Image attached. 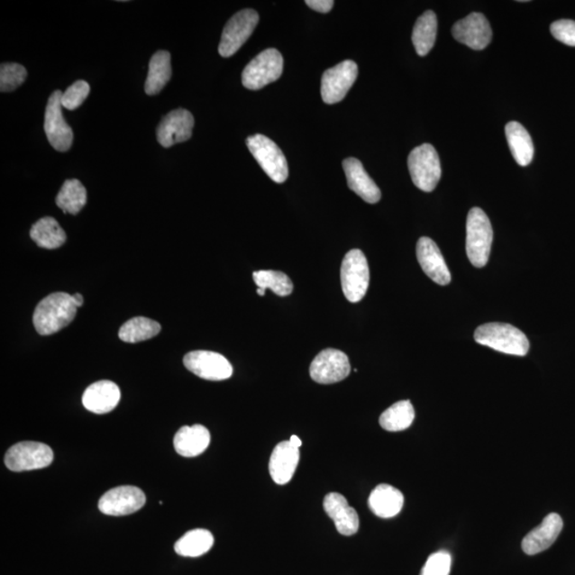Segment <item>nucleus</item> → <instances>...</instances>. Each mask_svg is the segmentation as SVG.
Returning <instances> with one entry per match:
<instances>
[{
	"instance_id": "1",
	"label": "nucleus",
	"mask_w": 575,
	"mask_h": 575,
	"mask_svg": "<svg viewBox=\"0 0 575 575\" xmlns=\"http://www.w3.org/2000/svg\"><path fill=\"white\" fill-rule=\"evenodd\" d=\"M78 309L73 296L64 292L51 293L34 310L35 331L42 336H50L61 331L73 322Z\"/></svg>"
},
{
	"instance_id": "2",
	"label": "nucleus",
	"mask_w": 575,
	"mask_h": 575,
	"mask_svg": "<svg viewBox=\"0 0 575 575\" xmlns=\"http://www.w3.org/2000/svg\"><path fill=\"white\" fill-rule=\"evenodd\" d=\"M474 340L479 344L501 353L525 356L530 351V342L524 333L507 323H487L474 333Z\"/></svg>"
},
{
	"instance_id": "3",
	"label": "nucleus",
	"mask_w": 575,
	"mask_h": 575,
	"mask_svg": "<svg viewBox=\"0 0 575 575\" xmlns=\"http://www.w3.org/2000/svg\"><path fill=\"white\" fill-rule=\"evenodd\" d=\"M494 231L488 216L480 208H472L467 218L466 251L469 260L475 268L488 263Z\"/></svg>"
},
{
	"instance_id": "4",
	"label": "nucleus",
	"mask_w": 575,
	"mask_h": 575,
	"mask_svg": "<svg viewBox=\"0 0 575 575\" xmlns=\"http://www.w3.org/2000/svg\"><path fill=\"white\" fill-rule=\"evenodd\" d=\"M408 169L414 185L424 192L436 189L442 178V164L432 144H422L410 152Z\"/></svg>"
},
{
	"instance_id": "5",
	"label": "nucleus",
	"mask_w": 575,
	"mask_h": 575,
	"mask_svg": "<svg viewBox=\"0 0 575 575\" xmlns=\"http://www.w3.org/2000/svg\"><path fill=\"white\" fill-rule=\"evenodd\" d=\"M246 145L269 178L278 184L285 183L289 169L284 152L274 141L263 134H254L246 139Z\"/></svg>"
},
{
	"instance_id": "6",
	"label": "nucleus",
	"mask_w": 575,
	"mask_h": 575,
	"mask_svg": "<svg viewBox=\"0 0 575 575\" xmlns=\"http://www.w3.org/2000/svg\"><path fill=\"white\" fill-rule=\"evenodd\" d=\"M284 69V59L278 50L260 52L243 70L242 85L249 90H260L277 81Z\"/></svg>"
},
{
	"instance_id": "7",
	"label": "nucleus",
	"mask_w": 575,
	"mask_h": 575,
	"mask_svg": "<svg viewBox=\"0 0 575 575\" xmlns=\"http://www.w3.org/2000/svg\"><path fill=\"white\" fill-rule=\"evenodd\" d=\"M370 283V269L365 254L351 250L345 255L342 266V286L344 297L351 303L365 297Z\"/></svg>"
},
{
	"instance_id": "8",
	"label": "nucleus",
	"mask_w": 575,
	"mask_h": 575,
	"mask_svg": "<svg viewBox=\"0 0 575 575\" xmlns=\"http://www.w3.org/2000/svg\"><path fill=\"white\" fill-rule=\"evenodd\" d=\"M54 461V452L42 443L23 442L11 447L5 457L11 471L38 470L49 467Z\"/></svg>"
},
{
	"instance_id": "9",
	"label": "nucleus",
	"mask_w": 575,
	"mask_h": 575,
	"mask_svg": "<svg viewBox=\"0 0 575 575\" xmlns=\"http://www.w3.org/2000/svg\"><path fill=\"white\" fill-rule=\"evenodd\" d=\"M258 22L260 14L255 10L245 9L234 14L223 31L219 45L220 55L230 58L236 54L253 34Z\"/></svg>"
},
{
	"instance_id": "10",
	"label": "nucleus",
	"mask_w": 575,
	"mask_h": 575,
	"mask_svg": "<svg viewBox=\"0 0 575 575\" xmlns=\"http://www.w3.org/2000/svg\"><path fill=\"white\" fill-rule=\"evenodd\" d=\"M61 91L51 94L45 110L44 131L50 145L58 151H68L73 144L74 133L64 120Z\"/></svg>"
},
{
	"instance_id": "11",
	"label": "nucleus",
	"mask_w": 575,
	"mask_h": 575,
	"mask_svg": "<svg viewBox=\"0 0 575 575\" xmlns=\"http://www.w3.org/2000/svg\"><path fill=\"white\" fill-rule=\"evenodd\" d=\"M310 378L315 383L330 385L348 378L351 365L348 355L336 349L323 350L310 365Z\"/></svg>"
},
{
	"instance_id": "12",
	"label": "nucleus",
	"mask_w": 575,
	"mask_h": 575,
	"mask_svg": "<svg viewBox=\"0 0 575 575\" xmlns=\"http://www.w3.org/2000/svg\"><path fill=\"white\" fill-rule=\"evenodd\" d=\"M357 76V64L351 60H345L327 69L321 81L323 102L328 105L342 102L355 84Z\"/></svg>"
},
{
	"instance_id": "13",
	"label": "nucleus",
	"mask_w": 575,
	"mask_h": 575,
	"mask_svg": "<svg viewBox=\"0 0 575 575\" xmlns=\"http://www.w3.org/2000/svg\"><path fill=\"white\" fill-rule=\"evenodd\" d=\"M185 366L198 378L207 380H224L232 378L231 362L219 353L210 351H190L184 357Z\"/></svg>"
},
{
	"instance_id": "14",
	"label": "nucleus",
	"mask_w": 575,
	"mask_h": 575,
	"mask_svg": "<svg viewBox=\"0 0 575 575\" xmlns=\"http://www.w3.org/2000/svg\"><path fill=\"white\" fill-rule=\"evenodd\" d=\"M145 502L144 492L138 487L120 486L105 492L98 502V508L105 515L119 517L138 512Z\"/></svg>"
},
{
	"instance_id": "15",
	"label": "nucleus",
	"mask_w": 575,
	"mask_h": 575,
	"mask_svg": "<svg viewBox=\"0 0 575 575\" xmlns=\"http://www.w3.org/2000/svg\"><path fill=\"white\" fill-rule=\"evenodd\" d=\"M195 117L190 111L176 109L163 117L157 128V140L163 148L169 149L186 142L192 137Z\"/></svg>"
},
{
	"instance_id": "16",
	"label": "nucleus",
	"mask_w": 575,
	"mask_h": 575,
	"mask_svg": "<svg viewBox=\"0 0 575 575\" xmlns=\"http://www.w3.org/2000/svg\"><path fill=\"white\" fill-rule=\"evenodd\" d=\"M456 41L474 50H482L492 40V31L488 20L482 14H471L452 28Z\"/></svg>"
},
{
	"instance_id": "17",
	"label": "nucleus",
	"mask_w": 575,
	"mask_h": 575,
	"mask_svg": "<svg viewBox=\"0 0 575 575\" xmlns=\"http://www.w3.org/2000/svg\"><path fill=\"white\" fill-rule=\"evenodd\" d=\"M416 258L424 272L440 286L451 283V273L437 244L431 238L422 237L416 244Z\"/></svg>"
},
{
	"instance_id": "18",
	"label": "nucleus",
	"mask_w": 575,
	"mask_h": 575,
	"mask_svg": "<svg viewBox=\"0 0 575 575\" xmlns=\"http://www.w3.org/2000/svg\"><path fill=\"white\" fill-rule=\"evenodd\" d=\"M564 527V522L559 514H550L543 524L531 531L522 541V550L527 555H536L552 545Z\"/></svg>"
},
{
	"instance_id": "19",
	"label": "nucleus",
	"mask_w": 575,
	"mask_h": 575,
	"mask_svg": "<svg viewBox=\"0 0 575 575\" xmlns=\"http://www.w3.org/2000/svg\"><path fill=\"white\" fill-rule=\"evenodd\" d=\"M323 507L343 536L354 535L360 529V517L348 500L338 492H331L324 497Z\"/></svg>"
},
{
	"instance_id": "20",
	"label": "nucleus",
	"mask_w": 575,
	"mask_h": 575,
	"mask_svg": "<svg viewBox=\"0 0 575 575\" xmlns=\"http://www.w3.org/2000/svg\"><path fill=\"white\" fill-rule=\"evenodd\" d=\"M121 400L119 386L111 380H99L87 387L82 403L89 412L104 415L113 412Z\"/></svg>"
},
{
	"instance_id": "21",
	"label": "nucleus",
	"mask_w": 575,
	"mask_h": 575,
	"mask_svg": "<svg viewBox=\"0 0 575 575\" xmlns=\"http://www.w3.org/2000/svg\"><path fill=\"white\" fill-rule=\"evenodd\" d=\"M343 169L350 189L369 204L380 201L381 192L374 180L370 178L362 163L356 158H348L343 161Z\"/></svg>"
},
{
	"instance_id": "22",
	"label": "nucleus",
	"mask_w": 575,
	"mask_h": 575,
	"mask_svg": "<svg viewBox=\"0 0 575 575\" xmlns=\"http://www.w3.org/2000/svg\"><path fill=\"white\" fill-rule=\"evenodd\" d=\"M299 461V449L288 442L280 443L272 452L269 471L275 483L286 485L297 471Z\"/></svg>"
},
{
	"instance_id": "23",
	"label": "nucleus",
	"mask_w": 575,
	"mask_h": 575,
	"mask_svg": "<svg viewBox=\"0 0 575 575\" xmlns=\"http://www.w3.org/2000/svg\"><path fill=\"white\" fill-rule=\"evenodd\" d=\"M210 433L201 424L183 426L174 437L175 451L181 456L196 457L204 453L210 444Z\"/></svg>"
},
{
	"instance_id": "24",
	"label": "nucleus",
	"mask_w": 575,
	"mask_h": 575,
	"mask_svg": "<svg viewBox=\"0 0 575 575\" xmlns=\"http://www.w3.org/2000/svg\"><path fill=\"white\" fill-rule=\"evenodd\" d=\"M404 496L395 487L380 484L369 497V507L379 518L389 519L401 513Z\"/></svg>"
},
{
	"instance_id": "25",
	"label": "nucleus",
	"mask_w": 575,
	"mask_h": 575,
	"mask_svg": "<svg viewBox=\"0 0 575 575\" xmlns=\"http://www.w3.org/2000/svg\"><path fill=\"white\" fill-rule=\"evenodd\" d=\"M506 134L510 151L521 167L529 166L534 157V144L530 133L518 122H509Z\"/></svg>"
},
{
	"instance_id": "26",
	"label": "nucleus",
	"mask_w": 575,
	"mask_h": 575,
	"mask_svg": "<svg viewBox=\"0 0 575 575\" xmlns=\"http://www.w3.org/2000/svg\"><path fill=\"white\" fill-rule=\"evenodd\" d=\"M172 78L171 54L167 50L157 51L151 57L148 78L145 81V92L148 96H156Z\"/></svg>"
},
{
	"instance_id": "27",
	"label": "nucleus",
	"mask_w": 575,
	"mask_h": 575,
	"mask_svg": "<svg viewBox=\"0 0 575 575\" xmlns=\"http://www.w3.org/2000/svg\"><path fill=\"white\" fill-rule=\"evenodd\" d=\"M437 16L433 11H426L416 20L413 32V43L416 54L424 57L435 45L437 37Z\"/></svg>"
},
{
	"instance_id": "28",
	"label": "nucleus",
	"mask_w": 575,
	"mask_h": 575,
	"mask_svg": "<svg viewBox=\"0 0 575 575\" xmlns=\"http://www.w3.org/2000/svg\"><path fill=\"white\" fill-rule=\"evenodd\" d=\"M31 237L40 248L55 250L67 242V234L59 223L50 216H45L33 224Z\"/></svg>"
},
{
	"instance_id": "29",
	"label": "nucleus",
	"mask_w": 575,
	"mask_h": 575,
	"mask_svg": "<svg viewBox=\"0 0 575 575\" xmlns=\"http://www.w3.org/2000/svg\"><path fill=\"white\" fill-rule=\"evenodd\" d=\"M214 538L207 530L196 529L185 534L175 543V552L185 557H198L213 548Z\"/></svg>"
},
{
	"instance_id": "30",
	"label": "nucleus",
	"mask_w": 575,
	"mask_h": 575,
	"mask_svg": "<svg viewBox=\"0 0 575 575\" xmlns=\"http://www.w3.org/2000/svg\"><path fill=\"white\" fill-rule=\"evenodd\" d=\"M160 331L161 325L160 323L144 318V316H137V318L127 321L121 327L119 337L122 342L137 343L156 337Z\"/></svg>"
},
{
	"instance_id": "31",
	"label": "nucleus",
	"mask_w": 575,
	"mask_h": 575,
	"mask_svg": "<svg viewBox=\"0 0 575 575\" xmlns=\"http://www.w3.org/2000/svg\"><path fill=\"white\" fill-rule=\"evenodd\" d=\"M56 203L64 214H78L87 204L86 187L78 179L67 180L58 193Z\"/></svg>"
},
{
	"instance_id": "32",
	"label": "nucleus",
	"mask_w": 575,
	"mask_h": 575,
	"mask_svg": "<svg viewBox=\"0 0 575 575\" xmlns=\"http://www.w3.org/2000/svg\"><path fill=\"white\" fill-rule=\"evenodd\" d=\"M415 420V409L409 401L393 404L381 414L379 424L388 432H401L407 430Z\"/></svg>"
},
{
	"instance_id": "33",
	"label": "nucleus",
	"mask_w": 575,
	"mask_h": 575,
	"mask_svg": "<svg viewBox=\"0 0 575 575\" xmlns=\"http://www.w3.org/2000/svg\"><path fill=\"white\" fill-rule=\"evenodd\" d=\"M253 278L258 288L269 289L278 297L290 296L293 291L291 279L283 272L261 269L253 273Z\"/></svg>"
},
{
	"instance_id": "34",
	"label": "nucleus",
	"mask_w": 575,
	"mask_h": 575,
	"mask_svg": "<svg viewBox=\"0 0 575 575\" xmlns=\"http://www.w3.org/2000/svg\"><path fill=\"white\" fill-rule=\"evenodd\" d=\"M27 78V69L19 63H3L0 67V91L12 92Z\"/></svg>"
},
{
	"instance_id": "35",
	"label": "nucleus",
	"mask_w": 575,
	"mask_h": 575,
	"mask_svg": "<svg viewBox=\"0 0 575 575\" xmlns=\"http://www.w3.org/2000/svg\"><path fill=\"white\" fill-rule=\"evenodd\" d=\"M90 85L85 80L76 81L68 87L61 98L62 107L68 110H75L80 107L90 94Z\"/></svg>"
},
{
	"instance_id": "36",
	"label": "nucleus",
	"mask_w": 575,
	"mask_h": 575,
	"mask_svg": "<svg viewBox=\"0 0 575 575\" xmlns=\"http://www.w3.org/2000/svg\"><path fill=\"white\" fill-rule=\"evenodd\" d=\"M452 556L447 551H439L428 557L420 575H450Z\"/></svg>"
},
{
	"instance_id": "37",
	"label": "nucleus",
	"mask_w": 575,
	"mask_h": 575,
	"mask_svg": "<svg viewBox=\"0 0 575 575\" xmlns=\"http://www.w3.org/2000/svg\"><path fill=\"white\" fill-rule=\"evenodd\" d=\"M553 37L568 46L575 47V22L571 20L556 21L551 25Z\"/></svg>"
},
{
	"instance_id": "38",
	"label": "nucleus",
	"mask_w": 575,
	"mask_h": 575,
	"mask_svg": "<svg viewBox=\"0 0 575 575\" xmlns=\"http://www.w3.org/2000/svg\"><path fill=\"white\" fill-rule=\"evenodd\" d=\"M305 4H306L310 9L321 12V14H328L334 5L333 0H306Z\"/></svg>"
},
{
	"instance_id": "39",
	"label": "nucleus",
	"mask_w": 575,
	"mask_h": 575,
	"mask_svg": "<svg viewBox=\"0 0 575 575\" xmlns=\"http://www.w3.org/2000/svg\"><path fill=\"white\" fill-rule=\"evenodd\" d=\"M73 297H74L76 306H78V308L81 307L82 305H84V297H82V296L79 295V293H76V295H74Z\"/></svg>"
},
{
	"instance_id": "40",
	"label": "nucleus",
	"mask_w": 575,
	"mask_h": 575,
	"mask_svg": "<svg viewBox=\"0 0 575 575\" xmlns=\"http://www.w3.org/2000/svg\"><path fill=\"white\" fill-rule=\"evenodd\" d=\"M289 442H290V443L292 445H295V447H297L298 449L301 448L302 440L299 439L297 436H296V435L291 436Z\"/></svg>"
},
{
	"instance_id": "41",
	"label": "nucleus",
	"mask_w": 575,
	"mask_h": 575,
	"mask_svg": "<svg viewBox=\"0 0 575 575\" xmlns=\"http://www.w3.org/2000/svg\"><path fill=\"white\" fill-rule=\"evenodd\" d=\"M257 293H258V296H260V297H265L266 296V290H262V289H260V288H258Z\"/></svg>"
}]
</instances>
